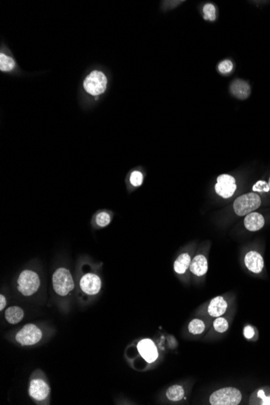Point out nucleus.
<instances>
[{"label": "nucleus", "instance_id": "obj_1", "mask_svg": "<svg viewBox=\"0 0 270 405\" xmlns=\"http://www.w3.org/2000/svg\"><path fill=\"white\" fill-rule=\"evenodd\" d=\"M53 287L55 293L66 296L75 288L71 272L66 268H59L53 274Z\"/></svg>", "mask_w": 270, "mask_h": 405}, {"label": "nucleus", "instance_id": "obj_2", "mask_svg": "<svg viewBox=\"0 0 270 405\" xmlns=\"http://www.w3.org/2000/svg\"><path fill=\"white\" fill-rule=\"evenodd\" d=\"M261 205V200L259 195L255 193H248L236 198L233 208L238 216H246L258 209Z\"/></svg>", "mask_w": 270, "mask_h": 405}, {"label": "nucleus", "instance_id": "obj_3", "mask_svg": "<svg viewBox=\"0 0 270 405\" xmlns=\"http://www.w3.org/2000/svg\"><path fill=\"white\" fill-rule=\"evenodd\" d=\"M41 281L36 272L30 269L24 270L17 279V289L25 296H31L38 290Z\"/></svg>", "mask_w": 270, "mask_h": 405}, {"label": "nucleus", "instance_id": "obj_4", "mask_svg": "<svg viewBox=\"0 0 270 405\" xmlns=\"http://www.w3.org/2000/svg\"><path fill=\"white\" fill-rule=\"evenodd\" d=\"M242 395L234 387H225L218 390L210 397L212 405H237L240 403Z\"/></svg>", "mask_w": 270, "mask_h": 405}, {"label": "nucleus", "instance_id": "obj_5", "mask_svg": "<svg viewBox=\"0 0 270 405\" xmlns=\"http://www.w3.org/2000/svg\"><path fill=\"white\" fill-rule=\"evenodd\" d=\"M85 91L91 96H98L104 93L107 87V78L101 71H94L84 80Z\"/></svg>", "mask_w": 270, "mask_h": 405}, {"label": "nucleus", "instance_id": "obj_6", "mask_svg": "<svg viewBox=\"0 0 270 405\" xmlns=\"http://www.w3.org/2000/svg\"><path fill=\"white\" fill-rule=\"evenodd\" d=\"M42 332L34 324H26L16 334V339L21 346H32L40 342Z\"/></svg>", "mask_w": 270, "mask_h": 405}, {"label": "nucleus", "instance_id": "obj_7", "mask_svg": "<svg viewBox=\"0 0 270 405\" xmlns=\"http://www.w3.org/2000/svg\"><path fill=\"white\" fill-rule=\"evenodd\" d=\"M237 189L236 179L232 175L223 174L217 177L215 184L216 194L223 198H230L233 196Z\"/></svg>", "mask_w": 270, "mask_h": 405}, {"label": "nucleus", "instance_id": "obj_8", "mask_svg": "<svg viewBox=\"0 0 270 405\" xmlns=\"http://www.w3.org/2000/svg\"><path fill=\"white\" fill-rule=\"evenodd\" d=\"M80 285L84 293L89 295H94L98 294L100 290L101 280L100 277L95 273H88L81 278Z\"/></svg>", "mask_w": 270, "mask_h": 405}, {"label": "nucleus", "instance_id": "obj_9", "mask_svg": "<svg viewBox=\"0 0 270 405\" xmlns=\"http://www.w3.org/2000/svg\"><path fill=\"white\" fill-rule=\"evenodd\" d=\"M30 396L36 401H44L49 396L50 388L46 382L41 379H33L30 385Z\"/></svg>", "mask_w": 270, "mask_h": 405}, {"label": "nucleus", "instance_id": "obj_10", "mask_svg": "<svg viewBox=\"0 0 270 405\" xmlns=\"http://www.w3.org/2000/svg\"><path fill=\"white\" fill-rule=\"evenodd\" d=\"M140 355L148 362H154L158 357V351L154 342L150 339H143L138 345Z\"/></svg>", "mask_w": 270, "mask_h": 405}, {"label": "nucleus", "instance_id": "obj_11", "mask_svg": "<svg viewBox=\"0 0 270 405\" xmlns=\"http://www.w3.org/2000/svg\"><path fill=\"white\" fill-rule=\"evenodd\" d=\"M244 263L247 269L254 273H261L265 265L263 258L255 251H251L246 254Z\"/></svg>", "mask_w": 270, "mask_h": 405}, {"label": "nucleus", "instance_id": "obj_12", "mask_svg": "<svg viewBox=\"0 0 270 405\" xmlns=\"http://www.w3.org/2000/svg\"><path fill=\"white\" fill-rule=\"evenodd\" d=\"M244 227L250 231H257L265 226V218L257 212H252L244 218Z\"/></svg>", "mask_w": 270, "mask_h": 405}, {"label": "nucleus", "instance_id": "obj_13", "mask_svg": "<svg viewBox=\"0 0 270 405\" xmlns=\"http://www.w3.org/2000/svg\"><path fill=\"white\" fill-rule=\"evenodd\" d=\"M230 90L232 95L240 100H245L251 94V87L244 80H235L231 85Z\"/></svg>", "mask_w": 270, "mask_h": 405}, {"label": "nucleus", "instance_id": "obj_14", "mask_svg": "<svg viewBox=\"0 0 270 405\" xmlns=\"http://www.w3.org/2000/svg\"><path fill=\"white\" fill-rule=\"evenodd\" d=\"M227 303L224 300V298L221 296H218L216 298H213L210 303L208 307V313L211 317H219L222 315L224 314L227 311Z\"/></svg>", "mask_w": 270, "mask_h": 405}, {"label": "nucleus", "instance_id": "obj_15", "mask_svg": "<svg viewBox=\"0 0 270 405\" xmlns=\"http://www.w3.org/2000/svg\"><path fill=\"white\" fill-rule=\"evenodd\" d=\"M189 269L197 276L204 275L208 270V263L207 258L203 255L196 256L193 260H191Z\"/></svg>", "mask_w": 270, "mask_h": 405}, {"label": "nucleus", "instance_id": "obj_16", "mask_svg": "<svg viewBox=\"0 0 270 405\" xmlns=\"http://www.w3.org/2000/svg\"><path fill=\"white\" fill-rule=\"evenodd\" d=\"M24 316L25 312L23 309L16 306L7 308L5 312V319L11 324H16L21 322L23 319Z\"/></svg>", "mask_w": 270, "mask_h": 405}, {"label": "nucleus", "instance_id": "obj_17", "mask_svg": "<svg viewBox=\"0 0 270 405\" xmlns=\"http://www.w3.org/2000/svg\"><path fill=\"white\" fill-rule=\"evenodd\" d=\"M191 258L188 253H183L180 255L174 263V270L176 273L183 274L190 266Z\"/></svg>", "mask_w": 270, "mask_h": 405}, {"label": "nucleus", "instance_id": "obj_18", "mask_svg": "<svg viewBox=\"0 0 270 405\" xmlns=\"http://www.w3.org/2000/svg\"><path fill=\"white\" fill-rule=\"evenodd\" d=\"M266 388L258 390L252 394V397L250 398V404L251 405H270V392L267 395Z\"/></svg>", "mask_w": 270, "mask_h": 405}, {"label": "nucleus", "instance_id": "obj_19", "mask_svg": "<svg viewBox=\"0 0 270 405\" xmlns=\"http://www.w3.org/2000/svg\"><path fill=\"white\" fill-rule=\"evenodd\" d=\"M166 396L169 401H180L184 397V391L181 386L173 385L167 390Z\"/></svg>", "mask_w": 270, "mask_h": 405}, {"label": "nucleus", "instance_id": "obj_20", "mask_svg": "<svg viewBox=\"0 0 270 405\" xmlns=\"http://www.w3.org/2000/svg\"><path fill=\"white\" fill-rule=\"evenodd\" d=\"M203 11V18L205 21H216L217 16H216V7L211 2H208L203 6L202 8Z\"/></svg>", "mask_w": 270, "mask_h": 405}, {"label": "nucleus", "instance_id": "obj_21", "mask_svg": "<svg viewBox=\"0 0 270 405\" xmlns=\"http://www.w3.org/2000/svg\"><path fill=\"white\" fill-rule=\"evenodd\" d=\"M16 66L15 61L12 58L8 57L4 54L0 55V70L2 71H10L13 70Z\"/></svg>", "mask_w": 270, "mask_h": 405}, {"label": "nucleus", "instance_id": "obj_22", "mask_svg": "<svg viewBox=\"0 0 270 405\" xmlns=\"http://www.w3.org/2000/svg\"><path fill=\"white\" fill-rule=\"evenodd\" d=\"M188 330L192 334H201L205 330V323L201 319H193L188 324Z\"/></svg>", "mask_w": 270, "mask_h": 405}, {"label": "nucleus", "instance_id": "obj_23", "mask_svg": "<svg viewBox=\"0 0 270 405\" xmlns=\"http://www.w3.org/2000/svg\"><path fill=\"white\" fill-rule=\"evenodd\" d=\"M111 222V216L106 211H101L98 213L95 216V223L100 228H105L109 225Z\"/></svg>", "mask_w": 270, "mask_h": 405}, {"label": "nucleus", "instance_id": "obj_24", "mask_svg": "<svg viewBox=\"0 0 270 405\" xmlns=\"http://www.w3.org/2000/svg\"><path fill=\"white\" fill-rule=\"evenodd\" d=\"M218 70L223 75L231 73L233 70V63L231 60H223L218 64Z\"/></svg>", "mask_w": 270, "mask_h": 405}, {"label": "nucleus", "instance_id": "obj_25", "mask_svg": "<svg viewBox=\"0 0 270 405\" xmlns=\"http://www.w3.org/2000/svg\"><path fill=\"white\" fill-rule=\"evenodd\" d=\"M130 184L134 187L141 186L143 182V175L141 172L134 171L129 177Z\"/></svg>", "mask_w": 270, "mask_h": 405}, {"label": "nucleus", "instance_id": "obj_26", "mask_svg": "<svg viewBox=\"0 0 270 405\" xmlns=\"http://www.w3.org/2000/svg\"><path fill=\"white\" fill-rule=\"evenodd\" d=\"M228 322L223 318L218 317L213 322V328L217 332H225L228 329Z\"/></svg>", "mask_w": 270, "mask_h": 405}, {"label": "nucleus", "instance_id": "obj_27", "mask_svg": "<svg viewBox=\"0 0 270 405\" xmlns=\"http://www.w3.org/2000/svg\"><path fill=\"white\" fill-rule=\"evenodd\" d=\"M252 190L257 193H264L266 192L268 193L270 190V187L268 183L265 181V180H259L252 187Z\"/></svg>", "mask_w": 270, "mask_h": 405}, {"label": "nucleus", "instance_id": "obj_28", "mask_svg": "<svg viewBox=\"0 0 270 405\" xmlns=\"http://www.w3.org/2000/svg\"><path fill=\"white\" fill-rule=\"evenodd\" d=\"M243 335L247 339H252V337H254L255 331L253 328L251 326H247L243 329Z\"/></svg>", "mask_w": 270, "mask_h": 405}, {"label": "nucleus", "instance_id": "obj_29", "mask_svg": "<svg viewBox=\"0 0 270 405\" xmlns=\"http://www.w3.org/2000/svg\"><path fill=\"white\" fill-rule=\"evenodd\" d=\"M6 304H7L6 298H5L4 295L1 294V295H0V310H1V311L4 309V307H6Z\"/></svg>", "mask_w": 270, "mask_h": 405}, {"label": "nucleus", "instance_id": "obj_30", "mask_svg": "<svg viewBox=\"0 0 270 405\" xmlns=\"http://www.w3.org/2000/svg\"><path fill=\"white\" fill-rule=\"evenodd\" d=\"M268 184H269V185H270V180H269Z\"/></svg>", "mask_w": 270, "mask_h": 405}]
</instances>
